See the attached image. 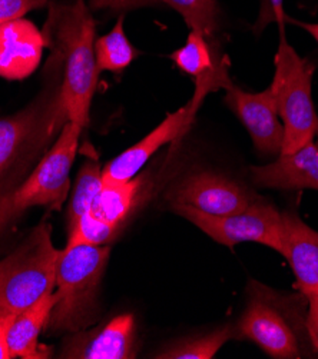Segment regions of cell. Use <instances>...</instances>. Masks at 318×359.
<instances>
[{
	"label": "cell",
	"mask_w": 318,
	"mask_h": 359,
	"mask_svg": "<svg viewBox=\"0 0 318 359\" xmlns=\"http://www.w3.org/2000/svg\"><path fill=\"white\" fill-rule=\"evenodd\" d=\"M201 103L191 99L181 109L166 115V118L145 137L121 155L106 163L102 169L103 182L129 181L140 170L152 155L166 143L181 137L191 126Z\"/></svg>",
	"instance_id": "cell-11"
},
{
	"label": "cell",
	"mask_w": 318,
	"mask_h": 359,
	"mask_svg": "<svg viewBox=\"0 0 318 359\" xmlns=\"http://www.w3.org/2000/svg\"><path fill=\"white\" fill-rule=\"evenodd\" d=\"M225 103L253 139L256 149L263 155L281 154L284 126L278 115L271 88L263 92H245L231 83L225 88Z\"/></svg>",
	"instance_id": "cell-9"
},
{
	"label": "cell",
	"mask_w": 318,
	"mask_h": 359,
	"mask_svg": "<svg viewBox=\"0 0 318 359\" xmlns=\"http://www.w3.org/2000/svg\"><path fill=\"white\" fill-rule=\"evenodd\" d=\"M286 309L284 298L253 280L249 304L237 324L238 337L253 341L271 358H301L298 334Z\"/></svg>",
	"instance_id": "cell-8"
},
{
	"label": "cell",
	"mask_w": 318,
	"mask_h": 359,
	"mask_svg": "<svg viewBox=\"0 0 318 359\" xmlns=\"http://www.w3.org/2000/svg\"><path fill=\"white\" fill-rule=\"evenodd\" d=\"M84 128L66 122L51 149L26 181L11 194L15 215L33 208L59 209L69 191V175L77 158L79 137Z\"/></svg>",
	"instance_id": "cell-6"
},
{
	"label": "cell",
	"mask_w": 318,
	"mask_h": 359,
	"mask_svg": "<svg viewBox=\"0 0 318 359\" xmlns=\"http://www.w3.org/2000/svg\"><path fill=\"white\" fill-rule=\"evenodd\" d=\"M238 338V331L232 325H225L199 337H190L172 342L159 351L154 358L159 359H211L231 339Z\"/></svg>",
	"instance_id": "cell-18"
},
{
	"label": "cell",
	"mask_w": 318,
	"mask_h": 359,
	"mask_svg": "<svg viewBox=\"0 0 318 359\" xmlns=\"http://www.w3.org/2000/svg\"><path fill=\"white\" fill-rule=\"evenodd\" d=\"M145 175H140L124 182H103L91 212L121 229L145 194Z\"/></svg>",
	"instance_id": "cell-17"
},
{
	"label": "cell",
	"mask_w": 318,
	"mask_h": 359,
	"mask_svg": "<svg viewBox=\"0 0 318 359\" xmlns=\"http://www.w3.org/2000/svg\"><path fill=\"white\" fill-rule=\"evenodd\" d=\"M95 29V20L85 0H77L72 5H51L44 32L48 46L56 50V57L65 63L60 103L67 122L84 129L89 123L99 75Z\"/></svg>",
	"instance_id": "cell-1"
},
{
	"label": "cell",
	"mask_w": 318,
	"mask_h": 359,
	"mask_svg": "<svg viewBox=\"0 0 318 359\" xmlns=\"http://www.w3.org/2000/svg\"><path fill=\"white\" fill-rule=\"evenodd\" d=\"M162 0H91L89 8L93 11L111 9L114 12H128L132 9L155 6Z\"/></svg>",
	"instance_id": "cell-25"
},
{
	"label": "cell",
	"mask_w": 318,
	"mask_h": 359,
	"mask_svg": "<svg viewBox=\"0 0 318 359\" xmlns=\"http://www.w3.org/2000/svg\"><path fill=\"white\" fill-rule=\"evenodd\" d=\"M287 23H293V25L304 29L307 33H310L312 36V39L318 43V23H308V22L297 20V19H293L289 16H287Z\"/></svg>",
	"instance_id": "cell-30"
},
{
	"label": "cell",
	"mask_w": 318,
	"mask_h": 359,
	"mask_svg": "<svg viewBox=\"0 0 318 359\" xmlns=\"http://www.w3.org/2000/svg\"><path fill=\"white\" fill-rule=\"evenodd\" d=\"M282 215L284 257L305 298L318 295V232L308 226L294 212Z\"/></svg>",
	"instance_id": "cell-14"
},
{
	"label": "cell",
	"mask_w": 318,
	"mask_h": 359,
	"mask_svg": "<svg viewBox=\"0 0 318 359\" xmlns=\"http://www.w3.org/2000/svg\"><path fill=\"white\" fill-rule=\"evenodd\" d=\"M274 66V78L270 88L284 126L281 154H291L312 142L317 133L318 116L311 92L315 67L308 59L296 52L286 39V34H279Z\"/></svg>",
	"instance_id": "cell-4"
},
{
	"label": "cell",
	"mask_w": 318,
	"mask_h": 359,
	"mask_svg": "<svg viewBox=\"0 0 318 359\" xmlns=\"http://www.w3.org/2000/svg\"><path fill=\"white\" fill-rule=\"evenodd\" d=\"M136 352L135 318L122 313L91 331L75 332L65 342L59 358L133 359Z\"/></svg>",
	"instance_id": "cell-12"
},
{
	"label": "cell",
	"mask_w": 318,
	"mask_h": 359,
	"mask_svg": "<svg viewBox=\"0 0 318 359\" xmlns=\"http://www.w3.org/2000/svg\"><path fill=\"white\" fill-rule=\"evenodd\" d=\"M307 299H308V312H307L305 328H307L310 341L315 352L318 353V295Z\"/></svg>",
	"instance_id": "cell-26"
},
{
	"label": "cell",
	"mask_w": 318,
	"mask_h": 359,
	"mask_svg": "<svg viewBox=\"0 0 318 359\" xmlns=\"http://www.w3.org/2000/svg\"><path fill=\"white\" fill-rule=\"evenodd\" d=\"M15 217V212L12 209V202H11V195L0 198V231L4 229V226Z\"/></svg>",
	"instance_id": "cell-29"
},
{
	"label": "cell",
	"mask_w": 318,
	"mask_h": 359,
	"mask_svg": "<svg viewBox=\"0 0 318 359\" xmlns=\"http://www.w3.org/2000/svg\"><path fill=\"white\" fill-rule=\"evenodd\" d=\"M125 16H119L114 29L95 41V56L99 72H122L136 56L135 48L129 42L124 29Z\"/></svg>",
	"instance_id": "cell-20"
},
{
	"label": "cell",
	"mask_w": 318,
	"mask_h": 359,
	"mask_svg": "<svg viewBox=\"0 0 318 359\" xmlns=\"http://www.w3.org/2000/svg\"><path fill=\"white\" fill-rule=\"evenodd\" d=\"M171 209L224 246L232 248L242 242H256L278 254L284 250L282 215L271 205L254 202L245 210L228 217H212L183 203H171Z\"/></svg>",
	"instance_id": "cell-7"
},
{
	"label": "cell",
	"mask_w": 318,
	"mask_h": 359,
	"mask_svg": "<svg viewBox=\"0 0 318 359\" xmlns=\"http://www.w3.org/2000/svg\"><path fill=\"white\" fill-rule=\"evenodd\" d=\"M111 248L78 245L60 250L56 264V302L48 325L53 331L75 334L96 319L99 286Z\"/></svg>",
	"instance_id": "cell-2"
},
{
	"label": "cell",
	"mask_w": 318,
	"mask_h": 359,
	"mask_svg": "<svg viewBox=\"0 0 318 359\" xmlns=\"http://www.w3.org/2000/svg\"><path fill=\"white\" fill-rule=\"evenodd\" d=\"M253 182L257 187L279 191H318V148L314 142L291 154H279L268 165L251 168Z\"/></svg>",
	"instance_id": "cell-15"
},
{
	"label": "cell",
	"mask_w": 318,
	"mask_h": 359,
	"mask_svg": "<svg viewBox=\"0 0 318 359\" xmlns=\"http://www.w3.org/2000/svg\"><path fill=\"white\" fill-rule=\"evenodd\" d=\"M315 137H317V143H315V145H317V148H318V128H317V133H315Z\"/></svg>",
	"instance_id": "cell-31"
},
{
	"label": "cell",
	"mask_w": 318,
	"mask_h": 359,
	"mask_svg": "<svg viewBox=\"0 0 318 359\" xmlns=\"http://www.w3.org/2000/svg\"><path fill=\"white\" fill-rule=\"evenodd\" d=\"M67 122L60 103V86L46 90L23 111L0 119V182Z\"/></svg>",
	"instance_id": "cell-5"
},
{
	"label": "cell",
	"mask_w": 318,
	"mask_h": 359,
	"mask_svg": "<svg viewBox=\"0 0 318 359\" xmlns=\"http://www.w3.org/2000/svg\"><path fill=\"white\" fill-rule=\"evenodd\" d=\"M206 39L202 33L191 30L187 43L171 55L175 65L195 79L209 74L221 60L217 57V49L211 48Z\"/></svg>",
	"instance_id": "cell-21"
},
{
	"label": "cell",
	"mask_w": 318,
	"mask_h": 359,
	"mask_svg": "<svg viewBox=\"0 0 318 359\" xmlns=\"http://www.w3.org/2000/svg\"><path fill=\"white\" fill-rule=\"evenodd\" d=\"M169 199L171 203L188 205L212 217H228L245 210L256 202L242 187L212 172H198L187 176L173 188Z\"/></svg>",
	"instance_id": "cell-10"
},
{
	"label": "cell",
	"mask_w": 318,
	"mask_h": 359,
	"mask_svg": "<svg viewBox=\"0 0 318 359\" xmlns=\"http://www.w3.org/2000/svg\"><path fill=\"white\" fill-rule=\"evenodd\" d=\"M271 8V19L277 22L279 34H286V25H287V13L284 11V0H268Z\"/></svg>",
	"instance_id": "cell-27"
},
{
	"label": "cell",
	"mask_w": 318,
	"mask_h": 359,
	"mask_svg": "<svg viewBox=\"0 0 318 359\" xmlns=\"http://www.w3.org/2000/svg\"><path fill=\"white\" fill-rule=\"evenodd\" d=\"M55 302L56 295L53 292L34 306L11 318L5 331V344L11 359H44L51 356V349L39 344V337L48 325Z\"/></svg>",
	"instance_id": "cell-16"
},
{
	"label": "cell",
	"mask_w": 318,
	"mask_h": 359,
	"mask_svg": "<svg viewBox=\"0 0 318 359\" xmlns=\"http://www.w3.org/2000/svg\"><path fill=\"white\" fill-rule=\"evenodd\" d=\"M173 11L178 12L191 30L212 38L218 29V4L217 0H162Z\"/></svg>",
	"instance_id": "cell-22"
},
{
	"label": "cell",
	"mask_w": 318,
	"mask_h": 359,
	"mask_svg": "<svg viewBox=\"0 0 318 359\" xmlns=\"http://www.w3.org/2000/svg\"><path fill=\"white\" fill-rule=\"evenodd\" d=\"M118 232L119 228L96 218L92 212H89L81 217L72 228L67 229V242L65 248L78 245L105 246Z\"/></svg>",
	"instance_id": "cell-23"
},
{
	"label": "cell",
	"mask_w": 318,
	"mask_h": 359,
	"mask_svg": "<svg viewBox=\"0 0 318 359\" xmlns=\"http://www.w3.org/2000/svg\"><path fill=\"white\" fill-rule=\"evenodd\" d=\"M60 250L48 222L34 226L11 255L0 261V311L15 315L53 294Z\"/></svg>",
	"instance_id": "cell-3"
},
{
	"label": "cell",
	"mask_w": 318,
	"mask_h": 359,
	"mask_svg": "<svg viewBox=\"0 0 318 359\" xmlns=\"http://www.w3.org/2000/svg\"><path fill=\"white\" fill-rule=\"evenodd\" d=\"M12 316L13 315L0 311V359H11V355H9L6 344H5V331H6V327H8Z\"/></svg>",
	"instance_id": "cell-28"
},
{
	"label": "cell",
	"mask_w": 318,
	"mask_h": 359,
	"mask_svg": "<svg viewBox=\"0 0 318 359\" xmlns=\"http://www.w3.org/2000/svg\"><path fill=\"white\" fill-rule=\"evenodd\" d=\"M48 5V0H0V22L23 18L27 12Z\"/></svg>",
	"instance_id": "cell-24"
},
{
	"label": "cell",
	"mask_w": 318,
	"mask_h": 359,
	"mask_svg": "<svg viewBox=\"0 0 318 359\" xmlns=\"http://www.w3.org/2000/svg\"><path fill=\"white\" fill-rule=\"evenodd\" d=\"M46 46L45 33L34 23L23 18L0 22V78H29L38 69Z\"/></svg>",
	"instance_id": "cell-13"
},
{
	"label": "cell",
	"mask_w": 318,
	"mask_h": 359,
	"mask_svg": "<svg viewBox=\"0 0 318 359\" xmlns=\"http://www.w3.org/2000/svg\"><path fill=\"white\" fill-rule=\"evenodd\" d=\"M102 169L98 158L93 154H89L77 176L72 199H70L67 209V229L72 228L81 217L92 210L103 185Z\"/></svg>",
	"instance_id": "cell-19"
}]
</instances>
